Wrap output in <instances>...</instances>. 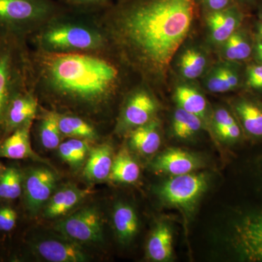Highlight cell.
I'll list each match as a JSON object with an SVG mask.
<instances>
[{
    "label": "cell",
    "instance_id": "cell-39",
    "mask_svg": "<svg viewBox=\"0 0 262 262\" xmlns=\"http://www.w3.org/2000/svg\"><path fill=\"white\" fill-rule=\"evenodd\" d=\"M5 169V168L3 166V164L0 163V178H1L2 174L4 172Z\"/></svg>",
    "mask_w": 262,
    "mask_h": 262
},
{
    "label": "cell",
    "instance_id": "cell-4",
    "mask_svg": "<svg viewBox=\"0 0 262 262\" xmlns=\"http://www.w3.org/2000/svg\"><path fill=\"white\" fill-rule=\"evenodd\" d=\"M28 39L11 33L0 38V142L7 112L13 98L32 84Z\"/></svg>",
    "mask_w": 262,
    "mask_h": 262
},
{
    "label": "cell",
    "instance_id": "cell-37",
    "mask_svg": "<svg viewBox=\"0 0 262 262\" xmlns=\"http://www.w3.org/2000/svg\"><path fill=\"white\" fill-rule=\"evenodd\" d=\"M205 6L211 11H219L233 6V0H201Z\"/></svg>",
    "mask_w": 262,
    "mask_h": 262
},
{
    "label": "cell",
    "instance_id": "cell-2",
    "mask_svg": "<svg viewBox=\"0 0 262 262\" xmlns=\"http://www.w3.org/2000/svg\"><path fill=\"white\" fill-rule=\"evenodd\" d=\"M33 89L55 103L98 115L115 98L124 67L110 51H29Z\"/></svg>",
    "mask_w": 262,
    "mask_h": 262
},
{
    "label": "cell",
    "instance_id": "cell-20",
    "mask_svg": "<svg viewBox=\"0 0 262 262\" xmlns=\"http://www.w3.org/2000/svg\"><path fill=\"white\" fill-rule=\"evenodd\" d=\"M113 223L118 238L127 244L136 235L139 227L138 217L132 207L119 203L113 212Z\"/></svg>",
    "mask_w": 262,
    "mask_h": 262
},
{
    "label": "cell",
    "instance_id": "cell-19",
    "mask_svg": "<svg viewBox=\"0 0 262 262\" xmlns=\"http://www.w3.org/2000/svg\"><path fill=\"white\" fill-rule=\"evenodd\" d=\"M146 253L154 261H169L173 256V234L171 229L165 223L155 227L148 241Z\"/></svg>",
    "mask_w": 262,
    "mask_h": 262
},
{
    "label": "cell",
    "instance_id": "cell-6",
    "mask_svg": "<svg viewBox=\"0 0 262 262\" xmlns=\"http://www.w3.org/2000/svg\"><path fill=\"white\" fill-rule=\"evenodd\" d=\"M206 173H187L176 176L158 189L160 199L165 204L192 212L208 187Z\"/></svg>",
    "mask_w": 262,
    "mask_h": 262
},
{
    "label": "cell",
    "instance_id": "cell-41",
    "mask_svg": "<svg viewBox=\"0 0 262 262\" xmlns=\"http://www.w3.org/2000/svg\"><path fill=\"white\" fill-rule=\"evenodd\" d=\"M241 1L245 2V3H251V2H253V0H241Z\"/></svg>",
    "mask_w": 262,
    "mask_h": 262
},
{
    "label": "cell",
    "instance_id": "cell-17",
    "mask_svg": "<svg viewBox=\"0 0 262 262\" xmlns=\"http://www.w3.org/2000/svg\"><path fill=\"white\" fill-rule=\"evenodd\" d=\"M113 148L101 144L90 150L84 168V177L91 182H101L110 177L113 164Z\"/></svg>",
    "mask_w": 262,
    "mask_h": 262
},
{
    "label": "cell",
    "instance_id": "cell-5",
    "mask_svg": "<svg viewBox=\"0 0 262 262\" xmlns=\"http://www.w3.org/2000/svg\"><path fill=\"white\" fill-rule=\"evenodd\" d=\"M70 8L53 0H0V33L29 39Z\"/></svg>",
    "mask_w": 262,
    "mask_h": 262
},
{
    "label": "cell",
    "instance_id": "cell-9",
    "mask_svg": "<svg viewBox=\"0 0 262 262\" xmlns=\"http://www.w3.org/2000/svg\"><path fill=\"white\" fill-rule=\"evenodd\" d=\"M234 229L233 244L241 258L256 261L262 254V212L245 217Z\"/></svg>",
    "mask_w": 262,
    "mask_h": 262
},
{
    "label": "cell",
    "instance_id": "cell-10",
    "mask_svg": "<svg viewBox=\"0 0 262 262\" xmlns=\"http://www.w3.org/2000/svg\"><path fill=\"white\" fill-rule=\"evenodd\" d=\"M158 105L153 96L144 89H138L127 98L124 106L119 130H132L136 127L145 125L153 120Z\"/></svg>",
    "mask_w": 262,
    "mask_h": 262
},
{
    "label": "cell",
    "instance_id": "cell-25",
    "mask_svg": "<svg viewBox=\"0 0 262 262\" xmlns=\"http://www.w3.org/2000/svg\"><path fill=\"white\" fill-rule=\"evenodd\" d=\"M24 173L15 167L5 168L0 178V200L17 199L23 192Z\"/></svg>",
    "mask_w": 262,
    "mask_h": 262
},
{
    "label": "cell",
    "instance_id": "cell-38",
    "mask_svg": "<svg viewBox=\"0 0 262 262\" xmlns=\"http://www.w3.org/2000/svg\"><path fill=\"white\" fill-rule=\"evenodd\" d=\"M256 53H257L258 58L262 61V43H258L256 46Z\"/></svg>",
    "mask_w": 262,
    "mask_h": 262
},
{
    "label": "cell",
    "instance_id": "cell-33",
    "mask_svg": "<svg viewBox=\"0 0 262 262\" xmlns=\"http://www.w3.org/2000/svg\"><path fill=\"white\" fill-rule=\"evenodd\" d=\"M58 151L62 159L71 165L76 167L80 165L84 161V160L77 154V151L72 148L67 141L60 144L58 146Z\"/></svg>",
    "mask_w": 262,
    "mask_h": 262
},
{
    "label": "cell",
    "instance_id": "cell-35",
    "mask_svg": "<svg viewBox=\"0 0 262 262\" xmlns=\"http://www.w3.org/2000/svg\"><path fill=\"white\" fill-rule=\"evenodd\" d=\"M248 84L253 89H262V65L248 69Z\"/></svg>",
    "mask_w": 262,
    "mask_h": 262
},
{
    "label": "cell",
    "instance_id": "cell-36",
    "mask_svg": "<svg viewBox=\"0 0 262 262\" xmlns=\"http://www.w3.org/2000/svg\"><path fill=\"white\" fill-rule=\"evenodd\" d=\"M217 134L224 141H234L237 140L241 136V129L237 122L228 127H224L216 131Z\"/></svg>",
    "mask_w": 262,
    "mask_h": 262
},
{
    "label": "cell",
    "instance_id": "cell-24",
    "mask_svg": "<svg viewBox=\"0 0 262 262\" xmlns=\"http://www.w3.org/2000/svg\"><path fill=\"white\" fill-rule=\"evenodd\" d=\"M61 133L58 125V113L45 111L39 125V138L42 146L47 149H55L61 144Z\"/></svg>",
    "mask_w": 262,
    "mask_h": 262
},
{
    "label": "cell",
    "instance_id": "cell-15",
    "mask_svg": "<svg viewBox=\"0 0 262 262\" xmlns=\"http://www.w3.org/2000/svg\"><path fill=\"white\" fill-rule=\"evenodd\" d=\"M91 193L89 189H80L71 184L60 188L53 192L46 203L43 215L48 219L62 216L73 209Z\"/></svg>",
    "mask_w": 262,
    "mask_h": 262
},
{
    "label": "cell",
    "instance_id": "cell-13",
    "mask_svg": "<svg viewBox=\"0 0 262 262\" xmlns=\"http://www.w3.org/2000/svg\"><path fill=\"white\" fill-rule=\"evenodd\" d=\"M202 165V160L196 155L185 150L173 148L157 157L151 168L156 173L176 177L191 173L201 168Z\"/></svg>",
    "mask_w": 262,
    "mask_h": 262
},
{
    "label": "cell",
    "instance_id": "cell-12",
    "mask_svg": "<svg viewBox=\"0 0 262 262\" xmlns=\"http://www.w3.org/2000/svg\"><path fill=\"white\" fill-rule=\"evenodd\" d=\"M34 253L50 262H83L89 256L82 247L68 238L44 239L32 246Z\"/></svg>",
    "mask_w": 262,
    "mask_h": 262
},
{
    "label": "cell",
    "instance_id": "cell-26",
    "mask_svg": "<svg viewBox=\"0 0 262 262\" xmlns=\"http://www.w3.org/2000/svg\"><path fill=\"white\" fill-rule=\"evenodd\" d=\"M202 127L201 118L179 108L174 113L173 130L177 137L187 139L195 135Z\"/></svg>",
    "mask_w": 262,
    "mask_h": 262
},
{
    "label": "cell",
    "instance_id": "cell-21",
    "mask_svg": "<svg viewBox=\"0 0 262 262\" xmlns=\"http://www.w3.org/2000/svg\"><path fill=\"white\" fill-rule=\"evenodd\" d=\"M58 120L63 136L89 141H95L98 138L96 128L82 117L58 113Z\"/></svg>",
    "mask_w": 262,
    "mask_h": 262
},
{
    "label": "cell",
    "instance_id": "cell-31",
    "mask_svg": "<svg viewBox=\"0 0 262 262\" xmlns=\"http://www.w3.org/2000/svg\"><path fill=\"white\" fill-rule=\"evenodd\" d=\"M64 6L84 13H100L113 5L112 0H60Z\"/></svg>",
    "mask_w": 262,
    "mask_h": 262
},
{
    "label": "cell",
    "instance_id": "cell-27",
    "mask_svg": "<svg viewBox=\"0 0 262 262\" xmlns=\"http://www.w3.org/2000/svg\"><path fill=\"white\" fill-rule=\"evenodd\" d=\"M243 125L248 134L262 136V110L248 101H242L236 106Z\"/></svg>",
    "mask_w": 262,
    "mask_h": 262
},
{
    "label": "cell",
    "instance_id": "cell-11",
    "mask_svg": "<svg viewBox=\"0 0 262 262\" xmlns=\"http://www.w3.org/2000/svg\"><path fill=\"white\" fill-rule=\"evenodd\" d=\"M38 110L37 95L31 84L12 100L5 117L3 139L24 124L33 121L37 117Z\"/></svg>",
    "mask_w": 262,
    "mask_h": 262
},
{
    "label": "cell",
    "instance_id": "cell-1",
    "mask_svg": "<svg viewBox=\"0 0 262 262\" xmlns=\"http://www.w3.org/2000/svg\"><path fill=\"white\" fill-rule=\"evenodd\" d=\"M196 10V0H119L94 17L117 61L158 85L187 39Z\"/></svg>",
    "mask_w": 262,
    "mask_h": 262
},
{
    "label": "cell",
    "instance_id": "cell-8",
    "mask_svg": "<svg viewBox=\"0 0 262 262\" xmlns=\"http://www.w3.org/2000/svg\"><path fill=\"white\" fill-rule=\"evenodd\" d=\"M57 176L45 167L29 168L24 173V204L31 215H35L54 192Z\"/></svg>",
    "mask_w": 262,
    "mask_h": 262
},
{
    "label": "cell",
    "instance_id": "cell-28",
    "mask_svg": "<svg viewBox=\"0 0 262 262\" xmlns=\"http://www.w3.org/2000/svg\"><path fill=\"white\" fill-rule=\"evenodd\" d=\"M239 78L234 71L227 67L217 69L207 81V87L213 93H225L238 85Z\"/></svg>",
    "mask_w": 262,
    "mask_h": 262
},
{
    "label": "cell",
    "instance_id": "cell-34",
    "mask_svg": "<svg viewBox=\"0 0 262 262\" xmlns=\"http://www.w3.org/2000/svg\"><path fill=\"white\" fill-rule=\"evenodd\" d=\"M213 122H214L216 131L220 130L224 127L233 125L236 122L231 114L224 108H220L215 112L214 117H213Z\"/></svg>",
    "mask_w": 262,
    "mask_h": 262
},
{
    "label": "cell",
    "instance_id": "cell-29",
    "mask_svg": "<svg viewBox=\"0 0 262 262\" xmlns=\"http://www.w3.org/2000/svg\"><path fill=\"white\" fill-rule=\"evenodd\" d=\"M206 59L203 54L196 50L189 49L184 52L181 59V70L185 78L194 80L204 72Z\"/></svg>",
    "mask_w": 262,
    "mask_h": 262
},
{
    "label": "cell",
    "instance_id": "cell-16",
    "mask_svg": "<svg viewBox=\"0 0 262 262\" xmlns=\"http://www.w3.org/2000/svg\"><path fill=\"white\" fill-rule=\"evenodd\" d=\"M242 19V13L235 5L219 11L210 12L207 22L212 39L219 43L225 42L235 32Z\"/></svg>",
    "mask_w": 262,
    "mask_h": 262
},
{
    "label": "cell",
    "instance_id": "cell-42",
    "mask_svg": "<svg viewBox=\"0 0 262 262\" xmlns=\"http://www.w3.org/2000/svg\"><path fill=\"white\" fill-rule=\"evenodd\" d=\"M2 33H0V38H1Z\"/></svg>",
    "mask_w": 262,
    "mask_h": 262
},
{
    "label": "cell",
    "instance_id": "cell-32",
    "mask_svg": "<svg viewBox=\"0 0 262 262\" xmlns=\"http://www.w3.org/2000/svg\"><path fill=\"white\" fill-rule=\"evenodd\" d=\"M18 214L10 206L0 207V232H8L16 226Z\"/></svg>",
    "mask_w": 262,
    "mask_h": 262
},
{
    "label": "cell",
    "instance_id": "cell-18",
    "mask_svg": "<svg viewBox=\"0 0 262 262\" xmlns=\"http://www.w3.org/2000/svg\"><path fill=\"white\" fill-rule=\"evenodd\" d=\"M129 143L133 149L143 155H151L161 144L159 122L152 120L130 130Z\"/></svg>",
    "mask_w": 262,
    "mask_h": 262
},
{
    "label": "cell",
    "instance_id": "cell-3",
    "mask_svg": "<svg viewBox=\"0 0 262 262\" xmlns=\"http://www.w3.org/2000/svg\"><path fill=\"white\" fill-rule=\"evenodd\" d=\"M75 10L52 19L29 37L35 49L51 53L110 51L107 39L94 14L92 18L75 16Z\"/></svg>",
    "mask_w": 262,
    "mask_h": 262
},
{
    "label": "cell",
    "instance_id": "cell-40",
    "mask_svg": "<svg viewBox=\"0 0 262 262\" xmlns=\"http://www.w3.org/2000/svg\"><path fill=\"white\" fill-rule=\"evenodd\" d=\"M259 33L260 35H261V37H262V25L259 27Z\"/></svg>",
    "mask_w": 262,
    "mask_h": 262
},
{
    "label": "cell",
    "instance_id": "cell-7",
    "mask_svg": "<svg viewBox=\"0 0 262 262\" xmlns=\"http://www.w3.org/2000/svg\"><path fill=\"white\" fill-rule=\"evenodd\" d=\"M55 228L66 238L90 244L103 239L102 221L96 208H84L57 222Z\"/></svg>",
    "mask_w": 262,
    "mask_h": 262
},
{
    "label": "cell",
    "instance_id": "cell-30",
    "mask_svg": "<svg viewBox=\"0 0 262 262\" xmlns=\"http://www.w3.org/2000/svg\"><path fill=\"white\" fill-rule=\"evenodd\" d=\"M251 47L244 34L234 32L225 41L224 54L227 59L242 61L251 56Z\"/></svg>",
    "mask_w": 262,
    "mask_h": 262
},
{
    "label": "cell",
    "instance_id": "cell-14",
    "mask_svg": "<svg viewBox=\"0 0 262 262\" xmlns=\"http://www.w3.org/2000/svg\"><path fill=\"white\" fill-rule=\"evenodd\" d=\"M32 124L33 121L27 122L0 142V158L11 160L39 159L31 144Z\"/></svg>",
    "mask_w": 262,
    "mask_h": 262
},
{
    "label": "cell",
    "instance_id": "cell-43",
    "mask_svg": "<svg viewBox=\"0 0 262 262\" xmlns=\"http://www.w3.org/2000/svg\"><path fill=\"white\" fill-rule=\"evenodd\" d=\"M261 19H262V13H261Z\"/></svg>",
    "mask_w": 262,
    "mask_h": 262
},
{
    "label": "cell",
    "instance_id": "cell-22",
    "mask_svg": "<svg viewBox=\"0 0 262 262\" xmlns=\"http://www.w3.org/2000/svg\"><path fill=\"white\" fill-rule=\"evenodd\" d=\"M140 176V168L133 159L127 149L120 151L114 158L113 168L108 179L113 182L133 184L136 182Z\"/></svg>",
    "mask_w": 262,
    "mask_h": 262
},
{
    "label": "cell",
    "instance_id": "cell-23",
    "mask_svg": "<svg viewBox=\"0 0 262 262\" xmlns=\"http://www.w3.org/2000/svg\"><path fill=\"white\" fill-rule=\"evenodd\" d=\"M175 98L180 108L200 118L205 116L206 100L196 90L187 85L179 86L176 90Z\"/></svg>",
    "mask_w": 262,
    "mask_h": 262
}]
</instances>
